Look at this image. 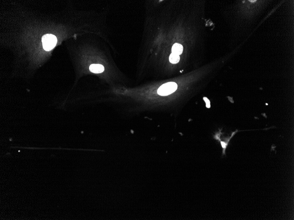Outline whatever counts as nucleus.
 I'll return each instance as SVG.
<instances>
[{
    "label": "nucleus",
    "instance_id": "obj_3",
    "mask_svg": "<svg viewBox=\"0 0 294 220\" xmlns=\"http://www.w3.org/2000/svg\"><path fill=\"white\" fill-rule=\"evenodd\" d=\"M177 85L175 82H168L161 86L158 89L157 93L160 96H167L176 91Z\"/></svg>",
    "mask_w": 294,
    "mask_h": 220
},
{
    "label": "nucleus",
    "instance_id": "obj_7",
    "mask_svg": "<svg viewBox=\"0 0 294 220\" xmlns=\"http://www.w3.org/2000/svg\"><path fill=\"white\" fill-rule=\"evenodd\" d=\"M180 59V58L179 55L178 54L172 53L170 56V62L173 64H176V63H178L179 62Z\"/></svg>",
    "mask_w": 294,
    "mask_h": 220
},
{
    "label": "nucleus",
    "instance_id": "obj_6",
    "mask_svg": "<svg viewBox=\"0 0 294 220\" xmlns=\"http://www.w3.org/2000/svg\"><path fill=\"white\" fill-rule=\"evenodd\" d=\"M237 132H238V131L236 130V131L232 133V135H231L230 137H228V138H227L226 141H221V147H222V148H223V154H225V150H226L227 145H228V142H229L230 139L232 138V137L235 135Z\"/></svg>",
    "mask_w": 294,
    "mask_h": 220
},
{
    "label": "nucleus",
    "instance_id": "obj_2",
    "mask_svg": "<svg viewBox=\"0 0 294 220\" xmlns=\"http://www.w3.org/2000/svg\"><path fill=\"white\" fill-rule=\"evenodd\" d=\"M57 41L56 37L53 34H46L42 37L43 47L46 51L53 49L56 45Z\"/></svg>",
    "mask_w": 294,
    "mask_h": 220
},
{
    "label": "nucleus",
    "instance_id": "obj_5",
    "mask_svg": "<svg viewBox=\"0 0 294 220\" xmlns=\"http://www.w3.org/2000/svg\"><path fill=\"white\" fill-rule=\"evenodd\" d=\"M183 50V47L181 44H179L176 43L174 44L172 47V52L173 54H181Z\"/></svg>",
    "mask_w": 294,
    "mask_h": 220
},
{
    "label": "nucleus",
    "instance_id": "obj_4",
    "mask_svg": "<svg viewBox=\"0 0 294 220\" xmlns=\"http://www.w3.org/2000/svg\"><path fill=\"white\" fill-rule=\"evenodd\" d=\"M89 70L93 73H100L104 72L105 67L101 64H92L89 66Z\"/></svg>",
    "mask_w": 294,
    "mask_h": 220
},
{
    "label": "nucleus",
    "instance_id": "obj_1",
    "mask_svg": "<svg viewBox=\"0 0 294 220\" xmlns=\"http://www.w3.org/2000/svg\"><path fill=\"white\" fill-rule=\"evenodd\" d=\"M272 1L240 0L234 6V28L235 40L250 33L251 29L269 7Z\"/></svg>",
    "mask_w": 294,
    "mask_h": 220
}]
</instances>
